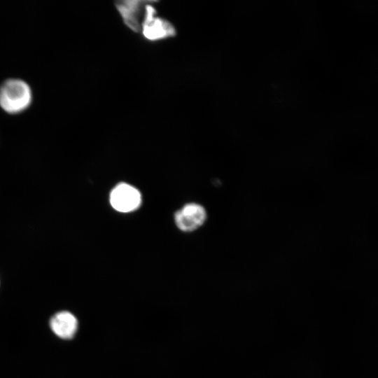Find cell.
Returning <instances> with one entry per match:
<instances>
[{
    "label": "cell",
    "instance_id": "cell-1",
    "mask_svg": "<svg viewBox=\"0 0 378 378\" xmlns=\"http://www.w3.org/2000/svg\"><path fill=\"white\" fill-rule=\"evenodd\" d=\"M32 99L29 86L20 79H9L0 87V106L9 113L24 111Z\"/></svg>",
    "mask_w": 378,
    "mask_h": 378
},
{
    "label": "cell",
    "instance_id": "cell-2",
    "mask_svg": "<svg viewBox=\"0 0 378 378\" xmlns=\"http://www.w3.org/2000/svg\"><path fill=\"white\" fill-rule=\"evenodd\" d=\"M157 2L150 1L146 4L141 24V33L146 39L151 41L174 37L176 34L175 27L170 22L156 16V9L152 4Z\"/></svg>",
    "mask_w": 378,
    "mask_h": 378
},
{
    "label": "cell",
    "instance_id": "cell-3",
    "mask_svg": "<svg viewBox=\"0 0 378 378\" xmlns=\"http://www.w3.org/2000/svg\"><path fill=\"white\" fill-rule=\"evenodd\" d=\"M110 203L118 211L122 213L133 211L141 205V193L136 188L127 183H119L111 192Z\"/></svg>",
    "mask_w": 378,
    "mask_h": 378
},
{
    "label": "cell",
    "instance_id": "cell-4",
    "mask_svg": "<svg viewBox=\"0 0 378 378\" xmlns=\"http://www.w3.org/2000/svg\"><path fill=\"white\" fill-rule=\"evenodd\" d=\"M150 1L124 0L115 2L124 24L136 33L141 32L146 6Z\"/></svg>",
    "mask_w": 378,
    "mask_h": 378
},
{
    "label": "cell",
    "instance_id": "cell-5",
    "mask_svg": "<svg viewBox=\"0 0 378 378\" xmlns=\"http://www.w3.org/2000/svg\"><path fill=\"white\" fill-rule=\"evenodd\" d=\"M206 219V211L200 204L189 203L176 212L174 220L182 231L191 232L202 226Z\"/></svg>",
    "mask_w": 378,
    "mask_h": 378
},
{
    "label": "cell",
    "instance_id": "cell-6",
    "mask_svg": "<svg viewBox=\"0 0 378 378\" xmlns=\"http://www.w3.org/2000/svg\"><path fill=\"white\" fill-rule=\"evenodd\" d=\"M50 326L58 337L71 339L78 329V321L71 313L63 311L55 314L50 319Z\"/></svg>",
    "mask_w": 378,
    "mask_h": 378
}]
</instances>
